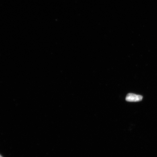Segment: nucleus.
<instances>
[{"label":"nucleus","mask_w":157,"mask_h":157,"mask_svg":"<svg viewBox=\"0 0 157 157\" xmlns=\"http://www.w3.org/2000/svg\"><path fill=\"white\" fill-rule=\"evenodd\" d=\"M143 98L142 96L132 93H129L127 94L125 99L128 101L137 102L142 101Z\"/></svg>","instance_id":"1"},{"label":"nucleus","mask_w":157,"mask_h":157,"mask_svg":"<svg viewBox=\"0 0 157 157\" xmlns=\"http://www.w3.org/2000/svg\"><path fill=\"white\" fill-rule=\"evenodd\" d=\"M0 157H2V156L1 155H0Z\"/></svg>","instance_id":"2"}]
</instances>
